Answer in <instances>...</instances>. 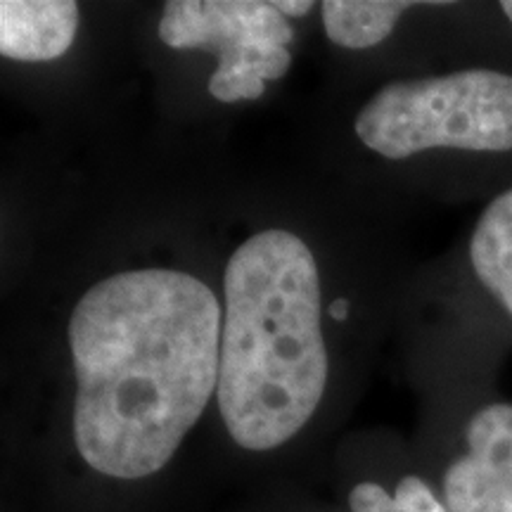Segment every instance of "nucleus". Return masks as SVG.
I'll list each match as a JSON object with an SVG mask.
<instances>
[{
    "instance_id": "nucleus-1",
    "label": "nucleus",
    "mask_w": 512,
    "mask_h": 512,
    "mask_svg": "<svg viewBox=\"0 0 512 512\" xmlns=\"http://www.w3.org/2000/svg\"><path fill=\"white\" fill-rule=\"evenodd\" d=\"M219 328L216 294L181 271L117 273L83 294L69 347L86 465L143 479L174 458L219 387Z\"/></svg>"
},
{
    "instance_id": "nucleus-2",
    "label": "nucleus",
    "mask_w": 512,
    "mask_h": 512,
    "mask_svg": "<svg viewBox=\"0 0 512 512\" xmlns=\"http://www.w3.org/2000/svg\"><path fill=\"white\" fill-rule=\"evenodd\" d=\"M223 290L221 418L238 446L271 451L311 420L328 384L316 259L297 235L266 230L235 249Z\"/></svg>"
},
{
    "instance_id": "nucleus-3",
    "label": "nucleus",
    "mask_w": 512,
    "mask_h": 512,
    "mask_svg": "<svg viewBox=\"0 0 512 512\" xmlns=\"http://www.w3.org/2000/svg\"><path fill=\"white\" fill-rule=\"evenodd\" d=\"M356 133L387 159L434 147L512 150V76L494 69L384 86L356 117Z\"/></svg>"
},
{
    "instance_id": "nucleus-4",
    "label": "nucleus",
    "mask_w": 512,
    "mask_h": 512,
    "mask_svg": "<svg viewBox=\"0 0 512 512\" xmlns=\"http://www.w3.org/2000/svg\"><path fill=\"white\" fill-rule=\"evenodd\" d=\"M159 38L169 48H204L219 55L209 93L221 102L256 100L266 81L287 74L292 29L273 3L256 0H169Z\"/></svg>"
},
{
    "instance_id": "nucleus-5",
    "label": "nucleus",
    "mask_w": 512,
    "mask_h": 512,
    "mask_svg": "<svg viewBox=\"0 0 512 512\" xmlns=\"http://www.w3.org/2000/svg\"><path fill=\"white\" fill-rule=\"evenodd\" d=\"M467 453L444 472L448 512H512V406L494 403L472 415Z\"/></svg>"
},
{
    "instance_id": "nucleus-6",
    "label": "nucleus",
    "mask_w": 512,
    "mask_h": 512,
    "mask_svg": "<svg viewBox=\"0 0 512 512\" xmlns=\"http://www.w3.org/2000/svg\"><path fill=\"white\" fill-rule=\"evenodd\" d=\"M79 5L72 0H3L0 53L19 62H48L72 46Z\"/></svg>"
},
{
    "instance_id": "nucleus-7",
    "label": "nucleus",
    "mask_w": 512,
    "mask_h": 512,
    "mask_svg": "<svg viewBox=\"0 0 512 512\" xmlns=\"http://www.w3.org/2000/svg\"><path fill=\"white\" fill-rule=\"evenodd\" d=\"M470 259L482 285L512 316V188L486 207L472 235Z\"/></svg>"
},
{
    "instance_id": "nucleus-8",
    "label": "nucleus",
    "mask_w": 512,
    "mask_h": 512,
    "mask_svg": "<svg viewBox=\"0 0 512 512\" xmlns=\"http://www.w3.org/2000/svg\"><path fill=\"white\" fill-rule=\"evenodd\" d=\"M408 8L411 3H389V0H325V34L342 48L363 50L377 46L392 34L396 19Z\"/></svg>"
},
{
    "instance_id": "nucleus-9",
    "label": "nucleus",
    "mask_w": 512,
    "mask_h": 512,
    "mask_svg": "<svg viewBox=\"0 0 512 512\" xmlns=\"http://www.w3.org/2000/svg\"><path fill=\"white\" fill-rule=\"evenodd\" d=\"M394 501L401 512H448L444 503L420 477H403L394 491Z\"/></svg>"
},
{
    "instance_id": "nucleus-10",
    "label": "nucleus",
    "mask_w": 512,
    "mask_h": 512,
    "mask_svg": "<svg viewBox=\"0 0 512 512\" xmlns=\"http://www.w3.org/2000/svg\"><path fill=\"white\" fill-rule=\"evenodd\" d=\"M351 512H401L399 505L380 484L363 482L349 494Z\"/></svg>"
},
{
    "instance_id": "nucleus-11",
    "label": "nucleus",
    "mask_w": 512,
    "mask_h": 512,
    "mask_svg": "<svg viewBox=\"0 0 512 512\" xmlns=\"http://www.w3.org/2000/svg\"><path fill=\"white\" fill-rule=\"evenodd\" d=\"M275 5V10L280 12V15H292V17H304V15H309L311 12V8H313V3L311 0H278V3H273Z\"/></svg>"
},
{
    "instance_id": "nucleus-12",
    "label": "nucleus",
    "mask_w": 512,
    "mask_h": 512,
    "mask_svg": "<svg viewBox=\"0 0 512 512\" xmlns=\"http://www.w3.org/2000/svg\"><path fill=\"white\" fill-rule=\"evenodd\" d=\"M347 313H349V302H347V299H335V302H332V306H330V316L332 318L344 320V318H347Z\"/></svg>"
},
{
    "instance_id": "nucleus-13",
    "label": "nucleus",
    "mask_w": 512,
    "mask_h": 512,
    "mask_svg": "<svg viewBox=\"0 0 512 512\" xmlns=\"http://www.w3.org/2000/svg\"><path fill=\"white\" fill-rule=\"evenodd\" d=\"M501 8L505 12V17H508L512 22V0H505V3H501Z\"/></svg>"
}]
</instances>
